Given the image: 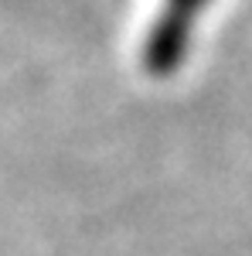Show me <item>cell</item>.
I'll return each instance as SVG.
<instances>
[{
  "label": "cell",
  "mask_w": 252,
  "mask_h": 256,
  "mask_svg": "<svg viewBox=\"0 0 252 256\" xmlns=\"http://www.w3.org/2000/svg\"><path fill=\"white\" fill-rule=\"evenodd\" d=\"M205 4L208 0H171L167 18L157 24V34L150 41V52H147L150 65L157 72H167L184 58V44H188V34H191V24Z\"/></svg>",
  "instance_id": "obj_1"
}]
</instances>
